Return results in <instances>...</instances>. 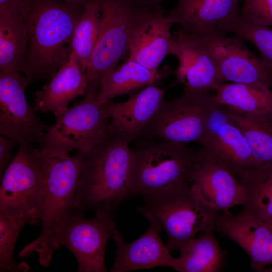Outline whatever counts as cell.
Segmentation results:
<instances>
[{
    "label": "cell",
    "instance_id": "obj_1",
    "mask_svg": "<svg viewBox=\"0 0 272 272\" xmlns=\"http://www.w3.org/2000/svg\"><path fill=\"white\" fill-rule=\"evenodd\" d=\"M129 142L110 125L108 132L85 156L75 212L91 210L113 217L120 204L132 197Z\"/></svg>",
    "mask_w": 272,
    "mask_h": 272
},
{
    "label": "cell",
    "instance_id": "obj_2",
    "mask_svg": "<svg viewBox=\"0 0 272 272\" xmlns=\"http://www.w3.org/2000/svg\"><path fill=\"white\" fill-rule=\"evenodd\" d=\"M85 7L61 0H32L22 15L28 43L21 73L29 83L50 80L71 54V40Z\"/></svg>",
    "mask_w": 272,
    "mask_h": 272
},
{
    "label": "cell",
    "instance_id": "obj_3",
    "mask_svg": "<svg viewBox=\"0 0 272 272\" xmlns=\"http://www.w3.org/2000/svg\"><path fill=\"white\" fill-rule=\"evenodd\" d=\"M44 155V184L37 208V220L42 224L41 232L19 255L24 258L36 252L40 264L47 267L54 251L52 244L56 228L62 219L75 212L85 156L78 151L73 157Z\"/></svg>",
    "mask_w": 272,
    "mask_h": 272
},
{
    "label": "cell",
    "instance_id": "obj_4",
    "mask_svg": "<svg viewBox=\"0 0 272 272\" xmlns=\"http://www.w3.org/2000/svg\"><path fill=\"white\" fill-rule=\"evenodd\" d=\"M132 196L190 188L199 151L182 143L145 141L132 149Z\"/></svg>",
    "mask_w": 272,
    "mask_h": 272
},
{
    "label": "cell",
    "instance_id": "obj_5",
    "mask_svg": "<svg viewBox=\"0 0 272 272\" xmlns=\"http://www.w3.org/2000/svg\"><path fill=\"white\" fill-rule=\"evenodd\" d=\"M99 36L86 70V95L96 96L104 76L128 57L133 28L142 14L130 0H102Z\"/></svg>",
    "mask_w": 272,
    "mask_h": 272
},
{
    "label": "cell",
    "instance_id": "obj_6",
    "mask_svg": "<svg viewBox=\"0 0 272 272\" xmlns=\"http://www.w3.org/2000/svg\"><path fill=\"white\" fill-rule=\"evenodd\" d=\"M144 205L136 211L150 215L160 224L171 251L180 250L199 233L214 230L220 213L198 199L190 189L143 197Z\"/></svg>",
    "mask_w": 272,
    "mask_h": 272
},
{
    "label": "cell",
    "instance_id": "obj_7",
    "mask_svg": "<svg viewBox=\"0 0 272 272\" xmlns=\"http://www.w3.org/2000/svg\"><path fill=\"white\" fill-rule=\"evenodd\" d=\"M110 120L96 96H84L48 126L40 148L48 156H67L74 150L86 156L108 132Z\"/></svg>",
    "mask_w": 272,
    "mask_h": 272
},
{
    "label": "cell",
    "instance_id": "obj_8",
    "mask_svg": "<svg viewBox=\"0 0 272 272\" xmlns=\"http://www.w3.org/2000/svg\"><path fill=\"white\" fill-rule=\"evenodd\" d=\"M214 93L183 89V94L165 101L143 128L139 136L160 141L199 143L216 107Z\"/></svg>",
    "mask_w": 272,
    "mask_h": 272
},
{
    "label": "cell",
    "instance_id": "obj_9",
    "mask_svg": "<svg viewBox=\"0 0 272 272\" xmlns=\"http://www.w3.org/2000/svg\"><path fill=\"white\" fill-rule=\"evenodd\" d=\"M45 156L40 148L20 145L1 178L0 213L23 214L38 223L37 208L42 193Z\"/></svg>",
    "mask_w": 272,
    "mask_h": 272
},
{
    "label": "cell",
    "instance_id": "obj_10",
    "mask_svg": "<svg viewBox=\"0 0 272 272\" xmlns=\"http://www.w3.org/2000/svg\"><path fill=\"white\" fill-rule=\"evenodd\" d=\"M92 219L74 212L58 225L52 240L55 251L63 246L74 254L79 272H106L105 251L108 241L117 230L113 217L95 213Z\"/></svg>",
    "mask_w": 272,
    "mask_h": 272
},
{
    "label": "cell",
    "instance_id": "obj_11",
    "mask_svg": "<svg viewBox=\"0 0 272 272\" xmlns=\"http://www.w3.org/2000/svg\"><path fill=\"white\" fill-rule=\"evenodd\" d=\"M29 82L23 75L0 71V133L20 145L41 147L48 126L29 105L25 91Z\"/></svg>",
    "mask_w": 272,
    "mask_h": 272
},
{
    "label": "cell",
    "instance_id": "obj_12",
    "mask_svg": "<svg viewBox=\"0 0 272 272\" xmlns=\"http://www.w3.org/2000/svg\"><path fill=\"white\" fill-rule=\"evenodd\" d=\"M214 56L223 81L272 90V72L246 47L238 35L215 32L196 34Z\"/></svg>",
    "mask_w": 272,
    "mask_h": 272
},
{
    "label": "cell",
    "instance_id": "obj_13",
    "mask_svg": "<svg viewBox=\"0 0 272 272\" xmlns=\"http://www.w3.org/2000/svg\"><path fill=\"white\" fill-rule=\"evenodd\" d=\"M199 143L204 153L225 166L238 178L258 167L244 135L221 105L217 104L212 111Z\"/></svg>",
    "mask_w": 272,
    "mask_h": 272
},
{
    "label": "cell",
    "instance_id": "obj_14",
    "mask_svg": "<svg viewBox=\"0 0 272 272\" xmlns=\"http://www.w3.org/2000/svg\"><path fill=\"white\" fill-rule=\"evenodd\" d=\"M172 37V55L179 61L177 81L184 89L204 92L215 90L224 84L214 56L197 35L179 27Z\"/></svg>",
    "mask_w": 272,
    "mask_h": 272
},
{
    "label": "cell",
    "instance_id": "obj_15",
    "mask_svg": "<svg viewBox=\"0 0 272 272\" xmlns=\"http://www.w3.org/2000/svg\"><path fill=\"white\" fill-rule=\"evenodd\" d=\"M190 190L198 199L219 213H229L235 206H243L245 201V190L238 177L201 149Z\"/></svg>",
    "mask_w": 272,
    "mask_h": 272
},
{
    "label": "cell",
    "instance_id": "obj_16",
    "mask_svg": "<svg viewBox=\"0 0 272 272\" xmlns=\"http://www.w3.org/2000/svg\"><path fill=\"white\" fill-rule=\"evenodd\" d=\"M172 25L160 6L145 11L132 30L127 58L158 70L165 58L172 54Z\"/></svg>",
    "mask_w": 272,
    "mask_h": 272
},
{
    "label": "cell",
    "instance_id": "obj_17",
    "mask_svg": "<svg viewBox=\"0 0 272 272\" xmlns=\"http://www.w3.org/2000/svg\"><path fill=\"white\" fill-rule=\"evenodd\" d=\"M144 217L149 221V228L135 240L125 242L117 229L113 234L112 238L116 243V252L111 272H127L157 266L171 268L175 257L161 238V225L153 217Z\"/></svg>",
    "mask_w": 272,
    "mask_h": 272
},
{
    "label": "cell",
    "instance_id": "obj_18",
    "mask_svg": "<svg viewBox=\"0 0 272 272\" xmlns=\"http://www.w3.org/2000/svg\"><path fill=\"white\" fill-rule=\"evenodd\" d=\"M214 230L247 253L253 270L262 271L272 265V227L267 222L240 213H220Z\"/></svg>",
    "mask_w": 272,
    "mask_h": 272
},
{
    "label": "cell",
    "instance_id": "obj_19",
    "mask_svg": "<svg viewBox=\"0 0 272 272\" xmlns=\"http://www.w3.org/2000/svg\"><path fill=\"white\" fill-rule=\"evenodd\" d=\"M242 0H178L167 15L171 23L193 34L213 33L241 18Z\"/></svg>",
    "mask_w": 272,
    "mask_h": 272
},
{
    "label": "cell",
    "instance_id": "obj_20",
    "mask_svg": "<svg viewBox=\"0 0 272 272\" xmlns=\"http://www.w3.org/2000/svg\"><path fill=\"white\" fill-rule=\"evenodd\" d=\"M165 90L155 85L146 87L123 102L109 101L102 104L111 128L130 142L139 137L164 101Z\"/></svg>",
    "mask_w": 272,
    "mask_h": 272
},
{
    "label": "cell",
    "instance_id": "obj_21",
    "mask_svg": "<svg viewBox=\"0 0 272 272\" xmlns=\"http://www.w3.org/2000/svg\"><path fill=\"white\" fill-rule=\"evenodd\" d=\"M86 86V72L71 53L42 89L35 94V111L50 112L58 117L69 108V102L79 95H84Z\"/></svg>",
    "mask_w": 272,
    "mask_h": 272
},
{
    "label": "cell",
    "instance_id": "obj_22",
    "mask_svg": "<svg viewBox=\"0 0 272 272\" xmlns=\"http://www.w3.org/2000/svg\"><path fill=\"white\" fill-rule=\"evenodd\" d=\"M168 74L146 67L127 58L125 62L107 73L102 79L96 99L100 104L114 97L133 94L139 90L155 85Z\"/></svg>",
    "mask_w": 272,
    "mask_h": 272
},
{
    "label": "cell",
    "instance_id": "obj_23",
    "mask_svg": "<svg viewBox=\"0 0 272 272\" xmlns=\"http://www.w3.org/2000/svg\"><path fill=\"white\" fill-rule=\"evenodd\" d=\"M214 230L190 239L179 250L171 268L179 272H218L224 266L226 251L222 249Z\"/></svg>",
    "mask_w": 272,
    "mask_h": 272
},
{
    "label": "cell",
    "instance_id": "obj_24",
    "mask_svg": "<svg viewBox=\"0 0 272 272\" xmlns=\"http://www.w3.org/2000/svg\"><path fill=\"white\" fill-rule=\"evenodd\" d=\"M222 106L244 135L258 167L272 162V114L242 113Z\"/></svg>",
    "mask_w": 272,
    "mask_h": 272
},
{
    "label": "cell",
    "instance_id": "obj_25",
    "mask_svg": "<svg viewBox=\"0 0 272 272\" xmlns=\"http://www.w3.org/2000/svg\"><path fill=\"white\" fill-rule=\"evenodd\" d=\"M245 190L240 213L264 222L272 220V162L248 171L238 178Z\"/></svg>",
    "mask_w": 272,
    "mask_h": 272
},
{
    "label": "cell",
    "instance_id": "obj_26",
    "mask_svg": "<svg viewBox=\"0 0 272 272\" xmlns=\"http://www.w3.org/2000/svg\"><path fill=\"white\" fill-rule=\"evenodd\" d=\"M214 93L216 104L246 113L272 114V90L250 84H223Z\"/></svg>",
    "mask_w": 272,
    "mask_h": 272
},
{
    "label": "cell",
    "instance_id": "obj_27",
    "mask_svg": "<svg viewBox=\"0 0 272 272\" xmlns=\"http://www.w3.org/2000/svg\"><path fill=\"white\" fill-rule=\"evenodd\" d=\"M28 43L27 28L22 16H0L1 71L21 75Z\"/></svg>",
    "mask_w": 272,
    "mask_h": 272
},
{
    "label": "cell",
    "instance_id": "obj_28",
    "mask_svg": "<svg viewBox=\"0 0 272 272\" xmlns=\"http://www.w3.org/2000/svg\"><path fill=\"white\" fill-rule=\"evenodd\" d=\"M102 0H89L78 20L71 40L72 53L79 66L86 72L100 31Z\"/></svg>",
    "mask_w": 272,
    "mask_h": 272
},
{
    "label": "cell",
    "instance_id": "obj_29",
    "mask_svg": "<svg viewBox=\"0 0 272 272\" xmlns=\"http://www.w3.org/2000/svg\"><path fill=\"white\" fill-rule=\"evenodd\" d=\"M32 218L23 214L0 213V271L26 272L30 269L24 262H17L14 257L15 244L20 232Z\"/></svg>",
    "mask_w": 272,
    "mask_h": 272
},
{
    "label": "cell",
    "instance_id": "obj_30",
    "mask_svg": "<svg viewBox=\"0 0 272 272\" xmlns=\"http://www.w3.org/2000/svg\"><path fill=\"white\" fill-rule=\"evenodd\" d=\"M216 32L225 35L233 33L252 43L258 50L262 62L272 72V29L269 27L249 22L241 17L237 22L223 26Z\"/></svg>",
    "mask_w": 272,
    "mask_h": 272
},
{
    "label": "cell",
    "instance_id": "obj_31",
    "mask_svg": "<svg viewBox=\"0 0 272 272\" xmlns=\"http://www.w3.org/2000/svg\"><path fill=\"white\" fill-rule=\"evenodd\" d=\"M242 18L249 22L272 26V0H242Z\"/></svg>",
    "mask_w": 272,
    "mask_h": 272
},
{
    "label": "cell",
    "instance_id": "obj_32",
    "mask_svg": "<svg viewBox=\"0 0 272 272\" xmlns=\"http://www.w3.org/2000/svg\"><path fill=\"white\" fill-rule=\"evenodd\" d=\"M32 0H0V16H22Z\"/></svg>",
    "mask_w": 272,
    "mask_h": 272
},
{
    "label": "cell",
    "instance_id": "obj_33",
    "mask_svg": "<svg viewBox=\"0 0 272 272\" xmlns=\"http://www.w3.org/2000/svg\"><path fill=\"white\" fill-rule=\"evenodd\" d=\"M16 142L1 135L0 136V175L3 174L10 163L11 152Z\"/></svg>",
    "mask_w": 272,
    "mask_h": 272
},
{
    "label": "cell",
    "instance_id": "obj_34",
    "mask_svg": "<svg viewBox=\"0 0 272 272\" xmlns=\"http://www.w3.org/2000/svg\"><path fill=\"white\" fill-rule=\"evenodd\" d=\"M139 8L145 10L150 11L160 6V4L165 0H130Z\"/></svg>",
    "mask_w": 272,
    "mask_h": 272
},
{
    "label": "cell",
    "instance_id": "obj_35",
    "mask_svg": "<svg viewBox=\"0 0 272 272\" xmlns=\"http://www.w3.org/2000/svg\"><path fill=\"white\" fill-rule=\"evenodd\" d=\"M63 2H65L66 3L81 6L83 7H85L86 4L89 1V0H61Z\"/></svg>",
    "mask_w": 272,
    "mask_h": 272
},
{
    "label": "cell",
    "instance_id": "obj_36",
    "mask_svg": "<svg viewBox=\"0 0 272 272\" xmlns=\"http://www.w3.org/2000/svg\"><path fill=\"white\" fill-rule=\"evenodd\" d=\"M272 272V265L270 266L265 268L262 270V272Z\"/></svg>",
    "mask_w": 272,
    "mask_h": 272
},
{
    "label": "cell",
    "instance_id": "obj_37",
    "mask_svg": "<svg viewBox=\"0 0 272 272\" xmlns=\"http://www.w3.org/2000/svg\"><path fill=\"white\" fill-rule=\"evenodd\" d=\"M272 227V220L268 221V222H267Z\"/></svg>",
    "mask_w": 272,
    "mask_h": 272
}]
</instances>
